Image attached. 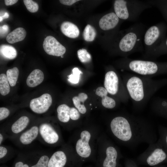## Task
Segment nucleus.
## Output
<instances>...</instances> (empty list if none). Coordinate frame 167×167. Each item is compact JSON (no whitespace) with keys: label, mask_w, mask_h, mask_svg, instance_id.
Listing matches in <instances>:
<instances>
[{"label":"nucleus","mask_w":167,"mask_h":167,"mask_svg":"<svg viewBox=\"0 0 167 167\" xmlns=\"http://www.w3.org/2000/svg\"><path fill=\"white\" fill-rule=\"evenodd\" d=\"M112 137L120 144L133 149L141 143L156 142V131L151 123L131 116H118L108 128Z\"/></svg>","instance_id":"f257e3e1"},{"label":"nucleus","mask_w":167,"mask_h":167,"mask_svg":"<svg viewBox=\"0 0 167 167\" xmlns=\"http://www.w3.org/2000/svg\"><path fill=\"white\" fill-rule=\"evenodd\" d=\"M146 27L144 24L139 22L126 29L118 43L120 51L128 55L135 52L143 51V38Z\"/></svg>","instance_id":"f03ea898"},{"label":"nucleus","mask_w":167,"mask_h":167,"mask_svg":"<svg viewBox=\"0 0 167 167\" xmlns=\"http://www.w3.org/2000/svg\"><path fill=\"white\" fill-rule=\"evenodd\" d=\"M152 6L146 1L116 0L113 4L114 13L120 19L130 21H136L141 14Z\"/></svg>","instance_id":"7ed1b4c3"},{"label":"nucleus","mask_w":167,"mask_h":167,"mask_svg":"<svg viewBox=\"0 0 167 167\" xmlns=\"http://www.w3.org/2000/svg\"><path fill=\"white\" fill-rule=\"evenodd\" d=\"M75 141L73 149L81 164L92 159L94 150V135L91 129L84 128L80 131Z\"/></svg>","instance_id":"20e7f679"},{"label":"nucleus","mask_w":167,"mask_h":167,"mask_svg":"<svg viewBox=\"0 0 167 167\" xmlns=\"http://www.w3.org/2000/svg\"><path fill=\"white\" fill-rule=\"evenodd\" d=\"M167 26L161 22L146 29L143 38L144 51L146 56L149 57L153 51L165 38Z\"/></svg>","instance_id":"39448f33"},{"label":"nucleus","mask_w":167,"mask_h":167,"mask_svg":"<svg viewBox=\"0 0 167 167\" xmlns=\"http://www.w3.org/2000/svg\"><path fill=\"white\" fill-rule=\"evenodd\" d=\"M47 167H81L72 147L62 145L50 156Z\"/></svg>","instance_id":"423d86ee"},{"label":"nucleus","mask_w":167,"mask_h":167,"mask_svg":"<svg viewBox=\"0 0 167 167\" xmlns=\"http://www.w3.org/2000/svg\"><path fill=\"white\" fill-rule=\"evenodd\" d=\"M126 63L128 69L141 75L167 74V62H156L128 59Z\"/></svg>","instance_id":"0eeeda50"},{"label":"nucleus","mask_w":167,"mask_h":167,"mask_svg":"<svg viewBox=\"0 0 167 167\" xmlns=\"http://www.w3.org/2000/svg\"><path fill=\"white\" fill-rule=\"evenodd\" d=\"M38 140L46 146L56 147L62 145L63 139L60 128L50 121L39 122Z\"/></svg>","instance_id":"6e6552de"},{"label":"nucleus","mask_w":167,"mask_h":167,"mask_svg":"<svg viewBox=\"0 0 167 167\" xmlns=\"http://www.w3.org/2000/svg\"><path fill=\"white\" fill-rule=\"evenodd\" d=\"M102 142L96 167H117L121 153L118 148L107 138Z\"/></svg>","instance_id":"1a4fd4ad"},{"label":"nucleus","mask_w":167,"mask_h":167,"mask_svg":"<svg viewBox=\"0 0 167 167\" xmlns=\"http://www.w3.org/2000/svg\"><path fill=\"white\" fill-rule=\"evenodd\" d=\"M144 159L146 163L150 166L156 165L167 160V151L158 140L149 144L147 149L139 156Z\"/></svg>","instance_id":"9d476101"},{"label":"nucleus","mask_w":167,"mask_h":167,"mask_svg":"<svg viewBox=\"0 0 167 167\" xmlns=\"http://www.w3.org/2000/svg\"><path fill=\"white\" fill-rule=\"evenodd\" d=\"M39 122L32 124L29 127L20 134L9 139L15 144L20 147L31 145L39 137Z\"/></svg>","instance_id":"9b49d317"},{"label":"nucleus","mask_w":167,"mask_h":167,"mask_svg":"<svg viewBox=\"0 0 167 167\" xmlns=\"http://www.w3.org/2000/svg\"><path fill=\"white\" fill-rule=\"evenodd\" d=\"M32 124L29 117L26 115H23L11 124L2 127L0 129L6 134L8 139H10L20 134Z\"/></svg>","instance_id":"f8f14e48"},{"label":"nucleus","mask_w":167,"mask_h":167,"mask_svg":"<svg viewBox=\"0 0 167 167\" xmlns=\"http://www.w3.org/2000/svg\"><path fill=\"white\" fill-rule=\"evenodd\" d=\"M126 87L131 98L137 102L142 101L145 96L143 83L139 77L134 76L128 79Z\"/></svg>","instance_id":"ddd939ff"},{"label":"nucleus","mask_w":167,"mask_h":167,"mask_svg":"<svg viewBox=\"0 0 167 167\" xmlns=\"http://www.w3.org/2000/svg\"><path fill=\"white\" fill-rule=\"evenodd\" d=\"M52 103L51 96L48 93H45L39 97L32 99L30 102L29 106L34 113L42 114L47 112Z\"/></svg>","instance_id":"4468645a"},{"label":"nucleus","mask_w":167,"mask_h":167,"mask_svg":"<svg viewBox=\"0 0 167 167\" xmlns=\"http://www.w3.org/2000/svg\"><path fill=\"white\" fill-rule=\"evenodd\" d=\"M43 45L45 51L49 55L61 56L66 51L65 47L51 36H48L45 38Z\"/></svg>","instance_id":"2eb2a0df"},{"label":"nucleus","mask_w":167,"mask_h":167,"mask_svg":"<svg viewBox=\"0 0 167 167\" xmlns=\"http://www.w3.org/2000/svg\"><path fill=\"white\" fill-rule=\"evenodd\" d=\"M57 112L58 119L62 123H68L70 120H77V109L75 108L63 104L58 106Z\"/></svg>","instance_id":"dca6fc26"},{"label":"nucleus","mask_w":167,"mask_h":167,"mask_svg":"<svg viewBox=\"0 0 167 167\" xmlns=\"http://www.w3.org/2000/svg\"><path fill=\"white\" fill-rule=\"evenodd\" d=\"M119 18L114 12H111L103 16L100 19L99 25L104 31L113 30L118 26Z\"/></svg>","instance_id":"f3484780"},{"label":"nucleus","mask_w":167,"mask_h":167,"mask_svg":"<svg viewBox=\"0 0 167 167\" xmlns=\"http://www.w3.org/2000/svg\"><path fill=\"white\" fill-rule=\"evenodd\" d=\"M118 82V76L114 71H109L106 73L104 85L109 93L113 95L117 93Z\"/></svg>","instance_id":"a211bd4d"},{"label":"nucleus","mask_w":167,"mask_h":167,"mask_svg":"<svg viewBox=\"0 0 167 167\" xmlns=\"http://www.w3.org/2000/svg\"><path fill=\"white\" fill-rule=\"evenodd\" d=\"M60 29L63 34L71 38H77L79 34V30L77 26L69 21L62 23L60 26Z\"/></svg>","instance_id":"6ab92c4d"},{"label":"nucleus","mask_w":167,"mask_h":167,"mask_svg":"<svg viewBox=\"0 0 167 167\" xmlns=\"http://www.w3.org/2000/svg\"><path fill=\"white\" fill-rule=\"evenodd\" d=\"M108 93L107 90L102 87L97 88L96 90V94L102 98V105L107 109H113L115 106L116 102L113 99L107 96Z\"/></svg>","instance_id":"aec40b11"},{"label":"nucleus","mask_w":167,"mask_h":167,"mask_svg":"<svg viewBox=\"0 0 167 167\" xmlns=\"http://www.w3.org/2000/svg\"><path fill=\"white\" fill-rule=\"evenodd\" d=\"M44 79L43 72L39 69H36L33 70L28 76L26 83L28 87H34L41 84Z\"/></svg>","instance_id":"412c9836"},{"label":"nucleus","mask_w":167,"mask_h":167,"mask_svg":"<svg viewBox=\"0 0 167 167\" xmlns=\"http://www.w3.org/2000/svg\"><path fill=\"white\" fill-rule=\"evenodd\" d=\"M26 32L21 27L15 28L9 33L6 37V41L10 44H13L23 41L25 37Z\"/></svg>","instance_id":"4be33fe9"},{"label":"nucleus","mask_w":167,"mask_h":167,"mask_svg":"<svg viewBox=\"0 0 167 167\" xmlns=\"http://www.w3.org/2000/svg\"><path fill=\"white\" fill-rule=\"evenodd\" d=\"M1 56L4 58L11 60L15 58L17 55L15 49L12 45L2 44L0 46Z\"/></svg>","instance_id":"5701e85b"},{"label":"nucleus","mask_w":167,"mask_h":167,"mask_svg":"<svg viewBox=\"0 0 167 167\" xmlns=\"http://www.w3.org/2000/svg\"><path fill=\"white\" fill-rule=\"evenodd\" d=\"M88 98L87 95L84 93H79L78 96H75L72 98L73 104L80 113L84 114L87 112V109L84 104Z\"/></svg>","instance_id":"b1692460"},{"label":"nucleus","mask_w":167,"mask_h":167,"mask_svg":"<svg viewBox=\"0 0 167 167\" xmlns=\"http://www.w3.org/2000/svg\"><path fill=\"white\" fill-rule=\"evenodd\" d=\"M146 1L152 6L157 8L167 22V0H147Z\"/></svg>","instance_id":"393cba45"},{"label":"nucleus","mask_w":167,"mask_h":167,"mask_svg":"<svg viewBox=\"0 0 167 167\" xmlns=\"http://www.w3.org/2000/svg\"><path fill=\"white\" fill-rule=\"evenodd\" d=\"M47 153L37 152L38 159L36 164L30 167H47L50 156Z\"/></svg>","instance_id":"a878e982"},{"label":"nucleus","mask_w":167,"mask_h":167,"mask_svg":"<svg viewBox=\"0 0 167 167\" xmlns=\"http://www.w3.org/2000/svg\"><path fill=\"white\" fill-rule=\"evenodd\" d=\"M167 54V37L153 50L149 57L156 58Z\"/></svg>","instance_id":"bb28decb"},{"label":"nucleus","mask_w":167,"mask_h":167,"mask_svg":"<svg viewBox=\"0 0 167 167\" xmlns=\"http://www.w3.org/2000/svg\"><path fill=\"white\" fill-rule=\"evenodd\" d=\"M9 83L6 75L4 73L0 75V92L3 96L8 94L10 92V89Z\"/></svg>","instance_id":"cd10ccee"},{"label":"nucleus","mask_w":167,"mask_h":167,"mask_svg":"<svg viewBox=\"0 0 167 167\" xmlns=\"http://www.w3.org/2000/svg\"><path fill=\"white\" fill-rule=\"evenodd\" d=\"M19 75V71L16 67L8 69L6 72V75L10 86H15L16 84Z\"/></svg>","instance_id":"c85d7f7f"},{"label":"nucleus","mask_w":167,"mask_h":167,"mask_svg":"<svg viewBox=\"0 0 167 167\" xmlns=\"http://www.w3.org/2000/svg\"><path fill=\"white\" fill-rule=\"evenodd\" d=\"M155 110L159 115L167 119V100L160 99L155 106Z\"/></svg>","instance_id":"c756f323"},{"label":"nucleus","mask_w":167,"mask_h":167,"mask_svg":"<svg viewBox=\"0 0 167 167\" xmlns=\"http://www.w3.org/2000/svg\"><path fill=\"white\" fill-rule=\"evenodd\" d=\"M96 35V32L95 28L90 24L87 25L83 32L84 39L87 41H92L95 39Z\"/></svg>","instance_id":"7c9ffc66"},{"label":"nucleus","mask_w":167,"mask_h":167,"mask_svg":"<svg viewBox=\"0 0 167 167\" xmlns=\"http://www.w3.org/2000/svg\"><path fill=\"white\" fill-rule=\"evenodd\" d=\"M77 55L79 60L82 63L88 62L91 60V55L85 49H82L78 50Z\"/></svg>","instance_id":"2f4dec72"},{"label":"nucleus","mask_w":167,"mask_h":167,"mask_svg":"<svg viewBox=\"0 0 167 167\" xmlns=\"http://www.w3.org/2000/svg\"><path fill=\"white\" fill-rule=\"evenodd\" d=\"M14 153L13 149L11 147L3 144L0 145V159L2 160Z\"/></svg>","instance_id":"473e14b6"},{"label":"nucleus","mask_w":167,"mask_h":167,"mask_svg":"<svg viewBox=\"0 0 167 167\" xmlns=\"http://www.w3.org/2000/svg\"><path fill=\"white\" fill-rule=\"evenodd\" d=\"M73 74L68 76V80L71 83L77 84L79 81L80 75L82 72L77 67H75L72 70Z\"/></svg>","instance_id":"72a5a7b5"},{"label":"nucleus","mask_w":167,"mask_h":167,"mask_svg":"<svg viewBox=\"0 0 167 167\" xmlns=\"http://www.w3.org/2000/svg\"><path fill=\"white\" fill-rule=\"evenodd\" d=\"M24 5L27 10L31 13L37 12L39 9V6L36 2L32 0H24Z\"/></svg>","instance_id":"f704fd0d"},{"label":"nucleus","mask_w":167,"mask_h":167,"mask_svg":"<svg viewBox=\"0 0 167 167\" xmlns=\"http://www.w3.org/2000/svg\"><path fill=\"white\" fill-rule=\"evenodd\" d=\"M10 113V111L8 109L4 107H0V121H1L7 118Z\"/></svg>","instance_id":"c9c22d12"},{"label":"nucleus","mask_w":167,"mask_h":167,"mask_svg":"<svg viewBox=\"0 0 167 167\" xmlns=\"http://www.w3.org/2000/svg\"><path fill=\"white\" fill-rule=\"evenodd\" d=\"M9 28L6 25H4L0 27V37H3L9 31Z\"/></svg>","instance_id":"e433bc0d"},{"label":"nucleus","mask_w":167,"mask_h":167,"mask_svg":"<svg viewBox=\"0 0 167 167\" xmlns=\"http://www.w3.org/2000/svg\"><path fill=\"white\" fill-rule=\"evenodd\" d=\"M8 139V136L2 130H0V145H2L3 143L6 139Z\"/></svg>","instance_id":"4c0bfd02"},{"label":"nucleus","mask_w":167,"mask_h":167,"mask_svg":"<svg viewBox=\"0 0 167 167\" xmlns=\"http://www.w3.org/2000/svg\"><path fill=\"white\" fill-rule=\"evenodd\" d=\"M79 1V0H60L59 1L62 4L71 6Z\"/></svg>","instance_id":"58836bf2"},{"label":"nucleus","mask_w":167,"mask_h":167,"mask_svg":"<svg viewBox=\"0 0 167 167\" xmlns=\"http://www.w3.org/2000/svg\"><path fill=\"white\" fill-rule=\"evenodd\" d=\"M14 167H30L27 163L22 161H18L15 164Z\"/></svg>","instance_id":"ea45409f"},{"label":"nucleus","mask_w":167,"mask_h":167,"mask_svg":"<svg viewBox=\"0 0 167 167\" xmlns=\"http://www.w3.org/2000/svg\"><path fill=\"white\" fill-rule=\"evenodd\" d=\"M5 3L6 6L12 5L16 3L18 1L17 0H5Z\"/></svg>","instance_id":"a19ab883"},{"label":"nucleus","mask_w":167,"mask_h":167,"mask_svg":"<svg viewBox=\"0 0 167 167\" xmlns=\"http://www.w3.org/2000/svg\"><path fill=\"white\" fill-rule=\"evenodd\" d=\"M1 16L2 17L3 19H6L8 18L9 17V15L8 13L6 12L4 13V15L3 16Z\"/></svg>","instance_id":"79ce46f5"},{"label":"nucleus","mask_w":167,"mask_h":167,"mask_svg":"<svg viewBox=\"0 0 167 167\" xmlns=\"http://www.w3.org/2000/svg\"><path fill=\"white\" fill-rule=\"evenodd\" d=\"M3 18H2V17L1 16H0V22H1L3 20Z\"/></svg>","instance_id":"37998d69"},{"label":"nucleus","mask_w":167,"mask_h":167,"mask_svg":"<svg viewBox=\"0 0 167 167\" xmlns=\"http://www.w3.org/2000/svg\"><path fill=\"white\" fill-rule=\"evenodd\" d=\"M61 58H63V55L61 56Z\"/></svg>","instance_id":"c03bdc74"},{"label":"nucleus","mask_w":167,"mask_h":167,"mask_svg":"<svg viewBox=\"0 0 167 167\" xmlns=\"http://www.w3.org/2000/svg\"><path fill=\"white\" fill-rule=\"evenodd\" d=\"M92 167L89 166H87V167Z\"/></svg>","instance_id":"a18cd8bd"}]
</instances>
